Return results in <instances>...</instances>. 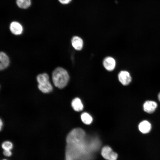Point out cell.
Instances as JSON below:
<instances>
[{"label": "cell", "instance_id": "5bb4252c", "mask_svg": "<svg viewBox=\"0 0 160 160\" xmlns=\"http://www.w3.org/2000/svg\"><path fill=\"white\" fill-rule=\"evenodd\" d=\"M31 0H17L16 3L17 6L22 9H26L30 5Z\"/></svg>", "mask_w": 160, "mask_h": 160}, {"label": "cell", "instance_id": "ac0fdd59", "mask_svg": "<svg viewBox=\"0 0 160 160\" xmlns=\"http://www.w3.org/2000/svg\"><path fill=\"white\" fill-rule=\"evenodd\" d=\"M3 126V123L1 119L0 121V130H1V129L2 127Z\"/></svg>", "mask_w": 160, "mask_h": 160}, {"label": "cell", "instance_id": "d6986e66", "mask_svg": "<svg viewBox=\"0 0 160 160\" xmlns=\"http://www.w3.org/2000/svg\"><path fill=\"white\" fill-rule=\"evenodd\" d=\"M5 160V159H4V160Z\"/></svg>", "mask_w": 160, "mask_h": 160}, {"label": "cell", "instance_id": "2e32d148", "mask_svg": "<svg viewBox=\"0 0 160 160\" xmlns=\"http://www.w3.org/2000/svg\"><path fill=\"white\" fill-rule=\"evenodd\" d=\"M3 154L6 156H9L11 155L12 153L10 150H4Z\"/></svg>", "mask_w": 160, "mask_h": 160}, {"label": "cell", "instance_id": "ba28073f", "mask_svg": "<svg viewBox=\"0 0 160 160\" xmlns=\"http://www.w3.org/2000/svg\"><path fill=\"white\" fill-rule=\"evenodd\" d=\"M71 44L74 48L77 50H81L83 46V40L77 36H73L71 40Z\"/></svg>", "mask_w": 160, "mask_h": 160}, {"label": "cell", "instance_id": "9a60e30c", "mask_svg": "<svg viewBox=\"0 0 160 160\" xmlns=\"http://www.w3.org/2000/svg\"><path fill=\"white\" fill-rule=\"evenodd\" d=\"M2 147L4 150L11 151L13 145L10 141H6L2 143Z\"/></svg>", "mask_w": 160, "mask_h": 160}, {"label": "cell", "instance_id": "52a82bcc", "mask_svg": "<svg viewBox=\"0 0 160 160\" xmlns=\"http://www.w3.org/2000/svg\"><path fill=\"white\" fill-rule=\"evenodd\" d=\"M157 106V103L153 101L148 100L145 101L143 105L144 111L148 113L153 112Z\"/></svg>", "mask_w": 160, "mask_h": 160}, {"label": "cell", "instance_id": "7a4b0ae2", "mask_svg": "<svg viewBox=\"0 0 160 160\" xmlns=\"http://www.w3.org/2000/svg\"><path fill=\"white\" fill-rule=\"evenodd\" d=\"M52 78L55 86L59 89H62L68 84L69 76L66 70L62 67H58L53 71Z\"/></svg>", "mask_w": 160, "mask_h": 160}, {"label": "cell", "instance_id": "8992f818", "mask_svg": "<svg viewBox=\"0 0 160 160\" xmlns=\"http://www.w3.org/2000/svg\"><path fill=\"white\" fill-rule=\"evenodd\" d=\"M103 65L105 68L108 71H113L116 66V61L114 59L111 57H105L103 60Z\"/></svg>", "mask_w": 160, "mask_h": 160}, {"label": "cell", "instance_id": "8fae6325", "mask_svg": "<svg viewBox=\"0 0 160 160\" xmlns=\"http://www.w3.org/2000/svg\"><path fill=\"white\" fill-rule=\"evenodd\" d=\"M151 128V124L146 120L142 121L138 125L139 130L143 134L148 133L150 131Z\"/></svg>", "mask_w": 160, "mask_h": 160}, {"label": "cell", "instance_id": "7c38bea8", "mask_svg": "<svg viewBox=\"0 0 160 160\" xmlns=\"http://www.w3.org/2000/svg\"><path fill=\"white\" fill-rule=\"evenodd\" d=\"M71 106L73 109L76 111H80L83 109V105L81 100L78 97L74 99L71 102Z\"/></svg>", "mask_w": 160, "mask_h": 160}, {"label": "cell", "instance_id": "5b68a950", "mask_svg": "<svg viewBox=\"0 0 160 160\" xmlns=\"http://www.w3.org/2000/svg\"><path fill=\"white\" fill-rule=\"evenodd\" d=\"M118 76L119 81L123 85H128L132 80L130 73L126 70L121 71L119 73Z\"/></svg>", "mask_w": 160, "mask_h": 160}, {"label": "cell", "instance_id": "9c48e42d", "mask_svg": "<svg viewBox=\"0 0 160 160\" xmlns=\"http://www.w3.org/2000/svg\"><path fill=\"white\" fill-rule=\"evenodd\" d=\"M0 70H2L7 68L9 64V60L7 55L3 52L0 53Z\"/></svg>", "mask_w": 160, "mask_h": 160}, {"label": "cell", "instance_id": "30bf717a", "mask_svg": "<svg viewBox=\"0 0 160 160\" xmlns=\"http://www.w3.org/2000/svg\"><path fill=\"white\" fill-rule=\"evenodd\" d=\"M10 29L12 33L15 35L20 34L23 31L22 25L17 22H13L11 23Z\"/></svg>", "mask_w": 160, "mask_h": 160}, {"label": "cell", "instance_id": "3957f363", "mask_svg": "<svg viewBox=\"0 0 160 160\" xmlns=\"http://www.w3.org/2000/svg\"><path fill=\"white\" fill-rule=\"evenodd\" d=\"M49 79L48 75L45 73L39 74L37 76L38 88L43 93H49L52 90V86Z\"/></svg>", "mask_w": 160, "mask_h": 160}, {"label": "cell", "instance_id": "277c9868", "mask_svg": "<svg viewBox=\"0 0 160 160\" xmlns=\"http://www.w3.org/2000/svg\"><path fill=\"white\" fill-rule=\"evenodd\" d=\"M101 154L107 160H116L118 157L117 154L113 151L111 148L108 146H105L102 148Z\"/></svg>", "mask_w": 160, "mask_h": 160}, {"label": "cell", "instance_id": "4fadbf2b", "mask_svg": "<svg viewBox=\"0 0 160 160\" xmlns=\"http://www.w3.org/2000/svg\"><path fill=\"white\" fill-rule=\"evenodd\" d=\"M81 119L82 121L87 125L91 123L93 119L91 116L87 112H84L81 115Z\"/></svg>", "mask_w": 160, "mask_h": 160}, {"label": "cell", "instance_id": "6da1fadb", "mask_svg": "<svg viewBox=\"0 0 160 160\" xmlns=\"http://www.w3.org/2000/svg\"><path fill=\"white\" fill-rule=\"evenodd\" d=\"M66 141V160H93L101 145L97 137L87 136L79 128L70 132Z\"/></svg>", "mask_w": 160, "mask_h": 160}, {"label": "cell", "instance_id": "e0dca14e", "mask_svg": "<svg viewBox=\"0 0 160 160\" xmlns=\"http://www.w3.org/2000/svg\"><path fill=\"white\" fill-rule=\"evenodd\" d=\"M61 3L63 4H67L71 2L72 0H58Z\"/></svg>", "mask_w": 160, "mask_h": 160}]
</instances>
